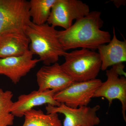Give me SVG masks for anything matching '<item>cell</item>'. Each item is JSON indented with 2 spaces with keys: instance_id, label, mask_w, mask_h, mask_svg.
I'll return each instance as SVG.
<instances>
[{
  "instance_id": "obj_16",
  "label": "cell",
  "mask_w": 126,
  "mask_h": 126,
  "mask_svg": "<svg viewBox=\"0 0 126 126\" xmlns=\"http://www.w3.org/2000/svg\"><path fill=\"white\" fill-rule=\"evenodd\" d=\"M14 94L10 90L0 88V126H11L14 123L15 116L11 111Z\"/></svg>"
},
{
  "instance_id": "obj_10",
  "label": "cell",
  "mask_w": 126,
  "mask_h": 126,
  "mask_svg": "<svg viewBox=\"0 0 126 126\" xmlns=\"http://www.w3.org/2000/svg\"><path fill=\"white\" fill-rule=\"evenodd\" d=\"M29 50L22 56L0 58V75H5L15 84H17L40 61L33 59Z\"/></svg>"
},
{
  "instance_id": "obj_7",
  "label": "cell",
  "mask_w": 126,
  "mask_h": 126,
  "mask_svg": "<svg viewBox=\"0 0 126 126\" xmlns=\"http://www.w3.org/2000/svg\"><path fill=\"white\" fill-rule=\"evenodd\" d=\"M102 83L101 79H97L74 82L65 89L56 93L54 98L59 103L72 108L87 106Z\"/></svg>"
},
{
  "instance_id": "obj_3",
  "label": "cell",
  "mask_w": 126,
  "mask_h": 126,
  "mask_svg": "<svg viewBox=\"0 0 126 126\" xmlns=\"http://www.w3.org/2000/svg\"><path fill=\"white\" fill-rule=\"evenodd\" d=\"M64 57L65 61L61 64V67L74 82L96 79L102 64L98 52L81 48L67 52Z\"/></svg>"
},
{
  "instance_id": "obj_14",
  "label": "cell",
  "mask_w": 126,
  "mask_h": 126,
  "mask_svg": "<svg viewBox=\"0 0 126 126\" xmlns=\"http://www.w3.org/2000/svg\"><path fill=\"white\" fill-rule=\"evenodd\" d=\"M24 116L25 121L22 126H63L56 113L45 114L41 109H33L25 113Z\"/></svg>"
},
{
  "instance_id": "obj_9",
  "label": "cell",
  "mask_w": 126,
  "mask_h": 126,
  "mask_svg": "<svg viewBox=\"0 0 126 126\" xmlns=\"http://www.w3.org/2000/svg\"><path fill=\"white\" fill-rule=\"evenodd\" d=\"M36 77L38 90L40 91L52 90L58 92L74 82L58 63L43 65L37 72Z\"/></svg>"
},
{
  "instance_id": "obj_13",
  "label": "cell",
  "mask_w": 126,
  "mask_h": 126,
  "mask_svg": "<svg viewBox=\"0 0 126 126\" xmlns=\"http://www.w3.org/2000/svg\"><path fill=\"white\" fill-rule=\"evenodd\" d=\"M113 33V36L109 43L100 46L97 48L101 61V69L103 70L126 61V41L118 39L114 27Z\"/></svg>"
},
{
  "instance_id": "obj_15",
  "label": "cell",
  "mask_w": 126,
  "mask_h": 126,
  "mask_svg": "<svg viewBox=\"0 0 126 126\" xmlns=\"http://www.w3.org/2000/svg\"><path fill=\"white\" fill-rule=\"evenodd\" d=\"M55 0H31L29 13L32 22L37 25L47 23Z\"/></svg>"
},
{
  "instance_id": "obj_6",
  "label": "cell",
  "mask_w": 126,
  "mask_h": 126,
  "mask_svg": "<svg viewBox=\"0 0 126 126\" xmlns=\"http://www.w3.org/2000/svg\"><path fill=\"white\" fill-rule=\"evenodd\" d=\"M89 6L79 0H55L47 23L67 29L77 20L89 14Z\"/></svg>"
},
{
  "instance_id": "obj_2",
  "label": "cell",
  "mask_w": 126,
  "mask_h": 126,
  "mask_svg": "<svg viewBox=\"0 0 126 126\" xmlns=\"http://www.w3.org/2000/svg\"><path fill=\"white\" fill-rule=\"evenodd\" d=\"M58 31L47 23L37 25L32 22L25 31L30 41L29 50L38 56L44 65L57 63L59 57H64L67 53L59 41Z\"/></svg>"
},
{
  "instance_id": "obj_4",
  "label": "cell",
  "mask_w": 126,
  "mask_h": 126,
  "mask_svg": "<svg viewBox=\"0 0 126 126\" xmlns=\"http://www.w3.org/2000/svg\"><path fill=\"white\" fill-rule=\"evenodd\" d=\"M29 1L0 0V35L9 31L25 32L31 23Z\"/></svg>"
},
{
  "instance_id": "obj_11",
  "label": "cell",
  "mask_w": 126,
  "mask_h": 126,
  "mask_svg": "<svg viewBox=\"0 0 126 126\" xmlns=\"http://www.w3.org/2000/svg\"><path fill=\"white\" fill-rule=\"evenodd\" d=\"M56 93L52 90H38L29 94H21L18 97L16 101L13 102L11 109V113L15 117H22L26 112L37 106L45 104L56 107L60 106L61 104L54 98Z\"/></svg>"
},
{
  "instance_id": "obj_8",
  "label": "cell",
  "mask_w": 126,
  "mask_h": 126,
  "mask_svg": "<svg viewBox=\"0 0 126 126\" xmlns=\"http://www.w3.org/2000/svg\"><path fill=\"white\" fill-rule=\"evenodd\" d=\"M100 108L96 105L92 107L83 106L73 108L61 104L58 107L47 104L45 109L47 114L56 113L64 115L63 126H95L101 122L97 115Z\"/></svg>"
},
{
  "instance_id": "obj_1",
  "label": "cell",
  "mask_w": 126,
  "mask_h": 126,
  "mask_svg": "<svg viewBox=\"0 0 126 126\" xmlns=\"http://www.w3.org/2000/svg\"><path fill=\"white\" fill-rule=\"evenodd\" d=\"M103 24L101 12H90L76 20L68 29L58 31L59 41L66 52L77 48L97 49L100 46L109 43L111 39L109 32L101 29Z\"/></svg>"
},
{
  "instance_id": "obj_5",
  "label": "cell",
  "mask_w": 126,
  "mask_h": 126,
  "mask_svg": "<svg viewBox=\"0 0 126 126\" xmlns=\"http://www.w3.org/2000/svg\"><path fill=\"white\" fill-rule=\"evenodd\" d=\"M124 68V64L121 63L106 70L107 80L97 89L93 97L105 98L110 106L113 100L118 99L121 103L122 114L126 122V79Z\"/></svg>"
},
{
  "instance_id": "obj_12",
  "label": "cell",
  "mask_w": 126,
  "mask_h": 126,
  "mask_svg": "<svg viewBox=\"0 0 126 126\" xmlns=\"http://www.w3.org/2000/svg\"><path fill=\"white\" fill-rule=\"evenodd\" d=\"M30 41L25 32L14 31L0 35V58L22 56L29 50Z\"/></svg>"
}]
</instances>
